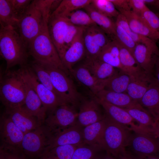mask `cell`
I'll use <instances>...</instances> for the list:
<instances>
[{
  "mask_svg": "<svg viewBox=\"0 0 159 159\" xmlns=\"http://www.w3.org/2000/svg\"><path fill=\"white\" fill-rule=\"evenodd\" d=\"M54 0H34L19 20L16 30L28 46L40 32L51 14Z\"/></svg>",
  "mask_w": 159,
  "mask_h": 159,
  "instance_id": "obj_1",
  "label": "cell"
},
{
  "mask_svg": "<svg viewBox=\"0 0 159 159\" xmlns=\"http://www.w3.org/2000/svg\"><path fill=\"white\" fill-rule=\"evenodd\" d=\"M0 53L6 62L5 72L17 65L27 64L29 54L27 45L12 26L0 27Z\"/></svg>",
  "mask_w": 159,
  "mask_h": 159,
  "instance_id": "obj_2",
  "label": "cell"
},
{
  "mask_svg": "<svg viewBox=\"0 0 159 159\" xmlns=\"http://www.w3.org/2000/svg\"><path fill=\"white\" fill-rule=\"evenodd\" d=\"M46 22L39 34L29 44V54L34 60L49 64L64 72L68 75L69 72L63 65L61 59L50 37Z\"/></svg>",
  "mask_w": 159,
  "mask_h": 159,
  "instance_id": "obj_3",
  "label": "cell"
},
{
  "mask_svg": "<svg viewBox=\"0 0 159 159\" xmlns=\"http://www.w3.org/2000/svg\"><path fill=\"white\" fill-rule=\"evenodd\" d=\"M25 97L24 78L19 69L5 72L0 77V100L5 108L21 107Z\"/></svg>",
  "mask_w": 159,
  "mask_h": 159,
  "instance_id": "obj_4",
  "label": "cell"
},
{
  "mask_svg": "<svg viewBox=\"0 0 159 159\" xmlns=\"http://www.w3.org/2000/svg\"><path fill=\"white\" fill-rule=\"evenodd\" d=\"M105 150L109 155L119 159L127 152L132 134L130 127L117 123L104 114Z\"/></svg>",
  "mask_w": 159,
  "mask_h": 159,
  "instance_id": "obj_5",
  "label": "cell"
},
{
  "mask_svg": "<svg viewBox=\"0 0 159 159\" xmlns=\"http://www.w3.org/2000/svg\"><path fill=\"white\" fill-rule=\"evenodd\" d=\"M53 136L44 124L25 134L21 148L27 159H37L45 155Z\"/></svg>",
  "mask_w": 159,
  "mask_h": 159,
  "instance_id": "obj_6",
  "label": "cell"
},
{
  "mask_svg": "<svg viewBox=\"0 0 159 159\" xmlns=\"http://www.w3.org/2000/svg\"><path fill=\"white\" fill-rule=\"evenodd\" d=\"M41 63L49 73L54 88L64 102L75 107L79 104L82 96L69 75L58 68Z\"/></svg>",
  "mask_w": 159,
  "mask_h": 159,
  "instance_id": "obj_7",
  "label": "cell"
},
{
  "mask_svg": "<svg viewBox=\"0 0 159 159\" xmlns=\"http://www.w3.org/2000/svg\"><path fill=\"white\" fill-rule=\"evenodd\" d=\"M75 107L63 104L47 115L44 124L53 135L76 124L78 112Z\"/></svg>",
  "mask_w": 159,
  "mask_h": 159,
  "instance_id": "obj_8",
  "label": "cell"
},
{
  "mask_svg": "<svg viewBox=\"0 0 159 159\" xmlns=\"http://www.w3.org/2000/svg\"><path fill=\"white\" fill-rule=\"evenodd\" d=\"M21 67L19 70L37 93L46 110L47 115L59 106L66 104L40 82L29 65L27 64Z\"/></svg>",
  "mask_w": 159,
  "mask_h": 159,
  "instance_id": "obj_9",
  "label": "cell"
},
{
  "mask_svg": "<svg viewBox=\"0 0 159 159\" xmlns=\"http://www.w3.org/2000/svg\"><path fill=\"white\" fill-rule=\"evenodd\" d=\"M96 25L85 27L83 38L86 50L85 58H97L102 49L111 40Z\"/></svg>",
  "mask_w": 159,
  "mask_h": 159,
  "instance_id": "obj_10",
  "label": "cell"
},
{
  "mask_svg": "<svg viewBox=\"0 0 159 159\" xmlns=\"http://www.w3.org/2000/svg\"><path fill=\"white\" fill-rule=\"evenodd\" d=\"M128 146L137 157L159 154V140L148 135L134 132L132 134Z\"/></svg>",
  "mask_w": 159,
  "mask_h": 159,
  "instance_id": "obj_11",
  "label": "cell"
},
{
  "mask_svg": "<svg viewBox=\"0 0 159 159\" xmlns=\"http://www.w3.org/2000/svg\"><path fill=\"white\" fill-rule=\"evenodd\" d=\"M80 104L76 124L84 128L100 121L104 118L100 109V105L93 97L90 99H82Z\"/></svg>",
  "mask_w": 159,
  "mask_h": 159,
  "instance_id": "obj_12",
  "label": "cell"
},
{
  "mask_svg": "<svg viewBox=\"0 0 159 159\" xmlns=\"http://www.w3.org/2000/svg\"><path fill=\"white\" fill-rule=\"evenodd\" d=\"M68 23L65 18L52 15L50 16L48 21L49 35L61 60L66 51L64 39Z\"/></svg>",
  "mask_w": 159,
  "mask_h": 159,
  "instance_id": "obj_13",
  "label": "cell"
},
{
  "mask_svg": "<svg viewBox=\"0 0 159 159\" xmlns=\"http://www.w3.org/2000/svg\"><path fill=\"white\" fill-rule=\"evenodd\" d=\"M125 109L138 123V126L142 134L157 138V133L159 127V122L139 103L135 106Z\"/></svg>",
  "mask_w": 159,
  "mask_h": 159,
  "instance_id": "obj_14",
  "label": "cell"
},
{
  "mask_svg": "<svg viewBox=\"0 0 159 159\" xmlns=\"http://www.w3.org/2000/svg\"><path fill=\"white\" fill-rule=\"evenodd\" d=\"M23 77L25 89V97L24 103L21 107L29 114L36 117L43 124L47 115L46 110L36 92Z\"/></svg>",
  "mask_w": 159,
  "mask_h": 159,
  "instance_id": "obj_15",
  "label": "cell"
},
{
  "mask_svg": "<svg viewBox=\"0 0 159 159\" xmlns=\"http://www.w3.org/2000/svg\"><path fill=\"white\" fill-rule=\"evenodd\" d=\"M24 134L4 113L0 120L1 144L21 147Z\"/></svg>",
  "mask_w": 159,
  "mask_h": 159,
  "instance_id": "obj_16",
  "label": "cell"
},
{
  "mask_svg": "<svg viewBox=\"0 0 159 159\" xmlns=\"http://www.w3.org/2000/svg\"><path fill=\"white\" fill-rule=\"evenodd\" d=\"M4 113L24 134L43 124L37 118L26 112L21 107L5 108Z\"/></svg>",
  "mask_w": 159,
  "mask_h": 159,
  "instance_id": "obj_17",
  "label": "cell"
},
{
  "mask_svg": "<svg viewBox=\"0 0 159 159\" xmlns=\"http://www.w3.org/2000/svg\"><path fill=\"white\" fill-rule=\"evenodd\" d=\"M94 97L103 108L106 116L117 123L127 127L130 126L131 130L135 132L141 133L138 125L135 123V121L125 109L113 105Z\"/></svg>",
  "mask_w": 159,
  "mask_h": 159,
  "instance_id": "obj_18",
  "label": "cell"
},
{
  "mask_svg": "<svg viewBox=\"0 0 159 159\" xmlns=\"http://www.w3.org/2000/svg\"><path fill=\"white\" fill-rule=\"evenodd\" d=\"M132 54L142 69L147 73L153 75L154 67L159 56L158 47L137 44Z\"/></svg>",
  "mask_w": 159,
  "mask_h": 159,
  "instance_id": "obj_19",
  "label": "cell"
},
{
  "mask_svg": "<svg viewBox=\"0 0 159 159\" xmlns=\"http://www.w3.org/2000/svg\"><path fill=\"white\" fill-rule=\"evenodd\" d=\"M85 27L80 31L76 37L66 50L61 59L65 67L71 73L74 65L86 56V50L83 38Z\"/></svg>",
  "mask_w": 159,
  "mask_h": 159,
  "instance_id": "obj_20",
  "label": "cell"
},
{
  "mask_svg": "<svg viewBox=\"0 0 159 159\" xmlns=\"http://www.w3.org/2000/svg\"><path fill=\"white\" fill-rule=\"evenodd\" d=\"M71 74L79 83L88 88L93 95L105 89L108 80H101L97 79L92 74L83 63L73 68Z\"/></svg>",
  "mask_w": 159,
  "mask_h": 159,
  "instance_id": "obj_21",
  "label": "cell"
},
{
  "mask_svg": "<svg viewBox=\"0 0 159 159\" xmlns=\"http://www.w3.org/2000/svg\"><path fill=\"white\" fill-rule=\"evenodd\" d=\"M83 128L76 124L53 135L48 151L58 146L71 145L78 146L83 144Z\"/></svg>",
  "mask_w": 159,
  "mask_h": 159,
  "instance_id": "obj_22",
  "label": "cell"
},
{
  "mask_svg": "<svg viewBox=\"0 0 159 159\" xmlns=\"http://www.w3.org/2000/svg\"><path fill=\"white\" fill-rule=\"evenodd\" d=\"M105 123L102 120L83 128L84 144L91 146L99 151L105 150Z\"/></svg>",
  "mask_w": 159,
  "mask_h": 159,
  "instance_id": "obj_23",
  "label": "cell"
},
{
  "mask_svg": "<svg viewBox=\"0 0 159 159\" xmlns=\"http://www.w3.org/2000/svg\"><path fill=\"white\" fill-rule=\"evenodd\" d=\"M126 17L131 29L134 32L155 42L159 41V32L151 28L141 17L131 10H118Z\"/></svg>",
  "mask_w": 159,
  "mask_h": 159,
  "instance_id": "obj_24",
  "label": "cell"
},
{
  "mask_svg": "<svg viewBox=\"0 0 159 159\" xmlns=\"http://www.w3.org/2000/svg\"><path fill=\"white\" fill-rule=\"evenodd\" d=\"M93 96L100 100L124 109L135 106L139 104L126 92H118L104 89Z\"/></svg>",
  "mask_w": 159,
  "mask_h": 159,
  "instance_id": "obj_25",
  "label": "cell"
},
{
  "mask_svg": "<svg viewBox=\"0 0 159 159\" xmlns=\"http://www.w3.org/2000/svg\"><path fill=\"white\" fill-rule=\"evenodd\" d=\"M138 102L159 122V84L156 80Z\"/></svg>",
  "mask_w": 159,
  "mask_h": 159,
  "instance_id": "obj_26",
  "label": "cell"
},
{
  "mask_svg": "<svg viewBox=\"0 0 159 159\" xmlns=\"http://www.w3.org/2000/svg\"><path fill=\"white\" fill-rule=\"evenodd\" d=\"M155 80L153 75L150 74L137 78L131 77L126 93L138 102Z\"/></svg>",
  "mask_w": 159,
  "mask_h": 159,
  "instance_id": "obj_27",
  "label": "cell"
},
{
  "mask_svg": "<svg viewBox=\"0 0 159 159\" xmlns=\"http://www.w3.org/2000/svg\"><path fill=\"white\" fill-rule=\"evenodd\" d=\"M119 43L120 57L122 67L121 70L128 74L131 77L133 78L140 77L149 74L142 69L132 54Z\"/></svg>",
  "mask_w": 159,
  "mask_h": 159,
  "instance_id": "obj_28",
  "label": "cell"
},
{
  "mask_svg": "<svg viewBox=\"0 0 159 159\" xmlns=\"http://www.w3.org/2000/svg\"><path fill=\"white\" fill-rule=\"evenodd\" d=\"M83 64L92 74L101 80L110 78L117 71L115 68L97 58H85Z\"/></svg>",
  "mask_w": 159,
  "mask_h": 159,
  "instance_id": "obj_29",
  "label": "cell"
},
{
  "mask_svg": "<svg viewBox=\"0 0 159 159\" xmlns=\"http://www.w3.org/2000/svg\"><path fill=\"white\" fill-rule=\"evenodd\" d=\"M90 15L94 23L112 39L115 34V22L98 12L90 4L83 9Z\"/></svg>",
  "mask_w": 159,
  "mask_h": 159,
  "instance_id": "obj_30",
  "label": "cell"
},
{
  "mask_svg": "<svg viewBox=\"0 0 159 159\" xmlns=\"http://www.w3.org/2000/svg\"><path fill=\"white\" fill-rule=\"evenodd\" d=\"M119 43L112 39L102 49L97 59L114 67L121 69Z\"/></svg>",
  "mask_w": 159,
  "mask_h": 159,
  "instance_id": "obj_31",
  "label": "cell"
},
{
  "mask_svg": "<svg viewBox=\"0 0 159 159\" xmlns=\"http://www.w3.org/2000/svg\"><path fill=\"white\" fill-rule=\"evenodd\" d=\"M131 80L127 73L119 69L109 78L104 89L118 92H126Z\"/></svg>",
  "mask_w": 159,
  "mask_h": 159,
  "instance_id": "obj_32",
  "label": "cell"
},
{
  "mask_svg": "<svg viewBox=\"0 0 159 159\" xmlns=\"http://www.w3.org/2000/svg\"><path fill=\"white\" fill-rule=\"evenodd\" d=\"M92 0H63L51 15L64 17L75 10L83 9L91 4Z\"/></svg>",
  "mask_w": 159,
  "mask_h": 159,
  "instance_id": "obj_33",
  "label": "cell"
},
{
  "mask_svg": "<svg viewBox=\"0 0 159 159\" xmlns=\"http://www.w3.org/2000/svg\"><path fill=\"white\" fill-rule=\"evenodd\" d=\"M115 23L121 26L136 44H142L152 47H158L156 42L133 32L130 29L125 17L123 14L120 13L116 18Z\"/></svg>",
  "mask_w": 159,
  "mask_h": 159,
  "instance_id": "obj_34",
  "label": "cell"
},
{
  "mask_svg": "<svg viewBox=\"0 0 159 159\" xmlns=\"http://www.w3.org/2000/svg\"><path fill=\"white\" fill-rule=\"evenodd\" d=\"M19 21L16 19L9 0H0V27L11 26L16 29Z\"/></svg>",
  "mask_w": 159,
  "mask_h": 159,
  "instance_id": "obj_35",
  "label": "cell"
},
{
  "mask_svg": "<svg viewBox=\"0 0 159 159\" xmlns=\"http://www.w3.org/2000/svg\"><path fill=\"white\" fill-rule=\"evenodd\" d=\"M29 66L40 82L61 99L53 87L49 73L42 64L34 60Z\"/></svg>",
  "mask_w": 159,
  "mask_h": 159,
  "instance_id": "obj_36",
  "label": "cell"
},
{
  "mask_svg": "<svg viewBox=\"0 0 159 159\" xmlns=\"http://www.w3.org/2000/svg\"><path fill=\"white\" fill-rule=\"evenodd\" d=\"M64 17L70 23L80 27H86L96 25L89 14L81 9L72 12Z\"/></svg>",
  "mask_w": 159,
  "mask_h": 159,
  "instance_id": "obj_37",
  "label": "cell"
},
{
  "mask_svg": "<svg viewBox=\"0 0 159 159\" xmlns=\"http://www.w3.org/2000/svg\"><path fill=\"white\" fill-rule=\"evenodd\" d=\"M77 146L71 145L57 146L50 149L44 155L47 159H72Z\"/></svg>",
  "mask_w": 159,
  "mask_h": 159,
  "instance_id": "obj_38",
  "label": "cell"
},
{
  "mask_svg": "<svg viewBox=\"0 0 159 159\" xmlns=\"http://www.w3.org/2000/svg\"><path fill=\"white\" fill-rule=\"evenodd\" d=\"M91 4L98 12L110 18H116L120 14L110 0H92Z\"/></svg>",
  "mask_w": 159,
  "mask_h": 159,
  "instance_id": "obj_39",
  "label": "cell"
},
{
  "mask_svg": "<svg viewBox=\"0 0 159 159\" xmlns=\"http://www.w3.org/2000/svg\"><path fill=\"white\" fill-rule=\"evenodd\" d=\"M0 159H27L21 147L1 144Z\"/></svg>",
  "mask_w": 159,
  "mask_h": 159,
  "instance_id": "obj_40",
  "label": "cell"
},
{
  "mask_svg": "<svg viewBox=\"0 0 159 159\" xmlns=\"http://www.w3.org/2000/svg\"><path fill=\"white\" fill-rule=\"evenodd\" d=\"M115 24V36L112 39L116 40L132 54L136 44L121 26Z\"/></svg>",
  "mask_w": 159,
  "mask_h": 159,
  "instance_id": "obj_41",
  "label": "cell"
},
{
  "mask_svg": "<svg viewBox=\"0 0 159 159\" xmlns=\"http://www.w3.org/2000/svg\"><path fill=\"white\" fill-rule=\"evenodd\" d=\"M98 151L91 146L83 144L77 147L72 159H98L97 153Z\"/></svg>",
  "mask_w": 159,
  "mask_h": 159,
  "instance_id": "obj_42",
  "label": "cell"
},
{
  "mask_svg": "<svg viewBox=\"0 0 159 159\" xmlns=\"http://www.w3.org/2000/svg\"><path fill=\"white\" fill-rule=\"evenodd\" d=\"M9 0L15 16L19 21L26 12L32 0Z\"/></svg>",
  "mask_w": 159,
  "mask_h": 159,
  "instance_id": "obj_43",
  "label": "cell"
},
{
  "mask_svg": "<svg viewBox=\"0 0 159 159\" xmlns=\"http://www.w3.org/2000/svg\"><path fill=\"white\" fill-rule=\"evenodd\" d=\"M84 27L72 24L69 22L65 32L64 42L66 50L71 45L81 29Z\"/></svg>",
  "mask_w": 159,
  "mask_h": 159,
  "instance_id": "obj_44",
  "label": "cell"
},
{
  "mask_svg": "<svg viewBox=\"0 0 159 159\" xmlns=\"http://www.w3.org/2000/svg\"><path fill=\"white\" fill-rule=\"evenodd\" d=\"M140 17L151 28L159 32V17L156 14L148 8Z\"/></svg>",
  "mask_w": 159,
  "mask_h": 159,
  "instance_id": "obj_45",
  "label": "cell"
},
{
  "mask_svg": "<svg viewBox=\"0 0 159 159\" xmlns=\"http://www.w3.org/2000/svg\"><path fill=\"white\" fill-rule=\"evenodd\" d=\"M129 2L131 10L140 16L145 10L148 8L144 0H129Z\"/></svg>",
  "mask_w": 159,
  "mask_h": 159,
  "instance_id": "obj_46",
  "label": "cell"
},
{
  "mask_svg": "<svg viewBox=\"0 0 159 159\" xmlns=\"http://www.w3.org/2000/svg\"><path fill=\"white\" fill-rule=\"evenodd\" d=\"M118 10H131L129 0H110Z\"/></svg>",
  "mask_w": 159,
  "mask_h": 159,
  "instance_id": "obj_47",
  "label": "cell"
},
{
  "mask_svg": "<svg viewBox=\"0 0 159 159\" xmlns=\"http://www.w3.org/2000/svg\"><path fill=\"white\" fill-rule=\"evenodd\" d=\"M153 75L159 84V56L157 60L154 67Z\"/></svg>",
  "mask_w": 159,
  "mask_h": 159,
  "instance_id": "obj_48",
  "label": "cell"
},
{
  "mask_svg": "<svg viewBox=\"0 0 159 159\" xmlns=\"http://www.w3.org/2000/svg\"><path fill=\"white\" fill-rule=\"evenodd\" d=\"M135 157L136 159H159V154L147 155L140 157Z\"/></svg>",
  "mask_w": 159,
  "mask_h": 159,
  "instance_id": "obj_49",
  "label": "cell"
},
{
  "mask_svg": "<svg viewBox=\"0 0 159 159\" xmlns=\"http://www.w3.org/2000/svg\"><path fill=\"white\" fill-rule=\"evenodd\" d=\"M119 159H136L135 156L127 152Z\"/></svg>",
  "mask_w": 159,
  "mask_h": 159,
  "instance_id": "obj_50",
  "label": "cell"
},
{
  "mask_svg": "<svg viewBox=\"0 0 159 159\" xmlns=\"http://www.w3.org/2000/svg\"><path fill=\"white\" fill-rule=\"evenodd\" d=\"M149 5L153 6L159 10V0H151Z\"/></svg>",
  "mask_w": 159,
  "mask_h": 159,
  "instance_id": "obj_51",
  "label": "cell"
},
{
  "mask_svg": "<svg viewBox=\"0 0 159 159\" xmlns=\"http://www.w3.org/2000/svg\"><path fill=\"white\" fill-rule=\"evenodd\" d=\"M100 159H117L109 155L105 156Z\"/></svg>",
  "mask_w": 159,
  "mask_h": 159,
  "instance_id": "obj_52",
  "label": "cell"
},
{
  "mask_svg": "<svg viewBox=\"0 0 159 159\" xmlns=\"http://www.w3.org/2000/svg\"><path fill=\"white\" fill-rule=\"evenodd\" d=\"M157 138L159 140V127H158V130L157 132Z\"/></svg>",
  "mask_w": 159,
  "mask_h": 159,
  "instance_id": "obj_53",
  "label": "cell"
},
{
  "mask_svg": "<svg viewBox=\"0 0 159 159\" xmlns=\"http://www.w3.org/2000/svg\"><path fill=\"white\" fill-rule=\"evenodd\" d=\"M37 159H47L44 155H43V156Z\"/></svg>",
  "mask_w": 159,
  "mask_h": 159,
  "instance_id": "obj_54",
  "label": "cell"
},
{
  "mask_svg": "<svg viewBox=\"0 0 159 159\" xmlns=\"http://www.w3.org/2000/svg\"><path fill=\"white\" fill-rule=\"evenodd\" d=\"M159 17V13H157L156 14Z\"/></svg>",
  "mask_w": 159,
  "mask_h": 159,
  "instance_id": "obj_55",
  "label": "cell"
}]
</instances>
